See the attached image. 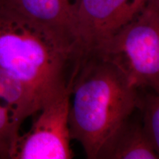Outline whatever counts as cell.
<instances>
[{
    "instance_id": "1",
    "label": "cell",
    "mask_w": 159,
    "mask_h": 159,
    "mask_svg": "<svg viewBox=\"0 0 159 159\" xmlns=\"http://www.w3.org/2000/svg\"><path fill=\"white\" fill-rule=\"evenodd\" d=\"M84 52L0 5V69L31 93L40 108L72 85Z\"/></svg>"
},
{
    "instance_id": "2",
    "label": "cell",
    "mask_w": 159,
    "mask_h": 159,
    "mask_svg": "<svg viewBox=\"0 0 159 159\" xmlns=\"http://www.w3.org/2000/svg\"><path fill=\"white\" fill-rule=\"evenodd\" d=\"M140 97L112 63L85 53L71 88L69 125L87 158L95 159L105 139L139 109Z\"/></svg>"
},
{
    "instance_id": "3",
    "label": "cell",
    "mask_w": 159,
    "mask_h": 159,
    "mask_svg": "<svg viewBox=\"0 0 159 159\" xmlns=\"http://www.w3.org/2000/svg\"><path fill=\"white\" fill-rule=\"evenodd\" d=\"M90 52L112 63L134 88L158 92L159 0H148L136 16Z\"/></svg>"
},
{
    "instance_id": "4",
    "label": "cell",
    "mask_w": 159,
    "mask_h": 159,
    "mask_svg": "<svg viewBox=\"0 0 159 159\" xmlns=\"http://www.w3.org/2000/svg\"><path fill=\"white\" fill-rule=\"evenodd\" d=\"M71 88L72 85L41 107L28 132L19 136L12 159H70L74 157L69 125Z\"/></svg>"
},
{
    "instance_id": "5",
    "label": "cell",
    "mask_w": 159,
    "mask_h": 159,
    "mask_svg": "<svg viewBox=\"0 0 159 159\" xmlns=\"http://www.w3.org/2000/svg\"><path fill=\"white\" fill-rule=\"evenodd\" d=\"M148 0H78L77 39L90 52L130 21Z\"/></svg>"
},
{
    "instance_id": "6",
    "label": "cell",
    "mask_w": 159,
    "mask_h": 159,
    "mask_svg": "<svg viewBox=\"0 0 159 159\" xmlns=\"http://www.w3.org/2000/svg\"><path fill=\"white\" fill-rule=\"evenodd\" d=\"M40 109L31 93L0 69V159H12L21 125Z\"/></svg>"
},
{
    "instance_id": "7",
    "label": "cell",
    "mask_w": 159,
    "mask_h": 159,
    "mask_svg": "<svg viewBox=\"0 0 159 159\" xmlns=\"http://www.w3.org/2000/svg\"><path fill=\"white\" fill-rule=\"evenodd\" d=\"M77 5L78 0H0V5L82 49L77 35Z\"/></svg>"
},
{
    "instance_id": "8",
    "label": "cell",
    "mask_w": 159,
    "mask_h": 159,
    "mask_svg": "<svg viewBox=\"0 0 159 159\" xmlns=\"http://www.w3.org/2000/svg\"><path fill=\"white\" fill-rule=\"evenodd\" d=\"M133 115V114H132ZM125 119L105 139L95 159H158V153L152 148L143 132L141 119Z\"/></svg>"
},
{
    "instance_id": "9",
    "label": "cell",
    "mask_w": 159,
    "mask_h": 159,
    "mask_svg": "<svg viewBox=\"0 0 159 159\" xmlns=\"http://www.w3.org/2000/svg\"><path fill=\"white\" fill-rule=\"evenodd\" d=\"M139 109L142 112L143 132L152 148L159 152V96L158 92L148 93L140 97Z\"/></svg>"
}]
</instances>
